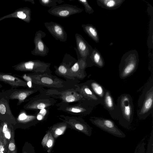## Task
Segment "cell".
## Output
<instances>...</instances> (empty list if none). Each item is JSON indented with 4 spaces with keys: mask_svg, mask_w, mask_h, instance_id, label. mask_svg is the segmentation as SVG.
I'll return each mask as SVG.
<instances>
[{
    "mask_svg": "<svg viewBox=\"0 0 153 153\" xmlns=\"http://www.w3.org/2000/svg\"><path fill=\"white\" fill-rule=\"evenodd\" d=\"M32 79L33 88H47L55 89H63L72 87L77 84L75 82L65 80L51 73L27 74Z\"/></svg>",
    "mask_w": 153,
    "mask_h": 153,
    "instance_id": "cell-1",
    "label": "cell"
},
{
    "mask_svg": "<svg viewBox=\"0 0 153 153\" xmlns=\"http://www.w3.org/2000/svg\"><path fill=\"white\" fill-rule=\"evenodd\" d=\"M137 115L142 120L153 113V79L150 78L143 89L138 101Z\"/></svg>",
    "mask_w": 153,
    "mask_h": 153,
    "instance_id": "cell-2",
    "label": "cell"
},
{
    "mask_svg": "<svg viewBox=\"0 0 153 153\" xmlns=\"http://www.w3.org/2000/svg\"><path fill=\"white\" fill-rule=\"evenodd\" d=\"M117 102L119 123L123 127L128 128L133 118L134 109L132 97L129 94H123L118 97Z\"/></svg>",
    "mask_w": 153,
    "mask_h": 153,
    "instance_id": "cell-3",
    "label": "cell"
},
{
    "mask_svg": "<svg viewBox=\"0 0 153 153\" xmlns=\"http://www.w3.org/2000/svg\"><path fill=\"white\" fill-rule=\"evenodd\" d=\"M139 62V55L137 50H131L124 54L119 65L120 78L125 79L132 75L136 71Z\"/></svg>",
    "mask_w": 153,
    "mask_h": 153,
    "instance_id": "cell-4",
    "label": "cell"
},
{
    "mask_svg": "<svg viewBox=\"0 0 153 153\" xmlns=\"http://www.w3.org/2000/svg\"><path fill=\"white\" fill-rule=\"evenodd\" d=\"M41 92L56 99H59L62 102L70 103L85 100L73 87L63 89L43 88Z\"/></svg>",
    "mask_w": 153,
    "mask_h": 153,
    "instance_id": "cell-5",
    "label": "cell"
},
{
    "mask_svg": "<svg viewBox=\"0 0 153 153\" xmlns=\"http://www.w3.org/2000/svg\"><path fill=\"white\" fill-rule=\"evenodd\" d=\"M74 104L60 102L56 104L57 109L68 114L76 116H85L89 114L94 106L85 100Z\"/></svg>",
    "mask_w": 153,
    "mask_h": 153,
    "instance_id": "cell-6",
    "label": "cell"
},
{
    "mask_svg": "<svg viewBox=\"0 0 153 153\" xmlns=\"http://www.w3.org/2000/svg\"><path fill=\"white\" fill-rule=\"evenodd\" d=\"M23 106L26 110H37L48 108L56 105V99L40 91L38 95L30 98Z\"/></svg>",
    "mask_w": 153,
    "mask_h": 153,
    "instance_id": "cell-7",
    "label": "cell"
},
{
    "mask_svg": "<svg viewBox=\"0 0 153 153\" xmlns=\"http://www.w3.org/2000/svg\"><path fill=\"white\" fill-rule=\"evenodd\" d=\"M89 120L95 126L115 136L120 138L126 137L125 133L110 119L93 116L90 117Z\"/></svg>",
    "mask_w": 153,
    "mask_h": 153,
    "instance_id": "cell-8",
    "label": "cell"
},
{
    "mask_svg": "<svg viewBox=\"0 0 153 153\" xmlns=\"http://www.w3.org/2000/svg\"><path fill=\"white\" fill-rule=\"evenodd\" d=\"M59 119L66 123L68 128L82 132L89 137L91 135L92 128L82 118L61 115Z\"/></svg>",
    "mask_w": 153,
    "mask_h": 153,
    "instance_id": "cell-9",
    "label": "cell"
},
{
    "mask_svg": "<svg viewBox=\"0 0 153 153\" xmlns=\"http://www.w3.org/2000/svg\"><path fill=\"white\" fill-rule=\"evenodd\" d=\"M43 88H27L26 89H11L6 90L1 94L8 99H17V105H19L26 101L27 98L32 94L38 92H40Z\"/></svg>",
    "mask_w": 153,
    "mask_h": 153,
    "instance_id": "cell-10",
    "label": "cell"
},
{
    "mask_svg": "<svg viewBox=\"0 0 153 153\" xmlns=\"http://www.w3.org/2000/svg\"><path fill=\"white\" fill-rule=\"evenodd\" d=\"M88 67L89 66L86 60L78 59L69 69L68 75L70 80L79 83L80 80L84 79L87 76L85 69Z\"/></svg>",
    "mask_w": 153,
    "mask_h": 153,
    "instance_id": "cell-11",
    "label": "cell"
},
{
    "mask_svg": "<svg viewBox=\"0 0 153 153\" xmlns=\"http://www.w3.org/2000/svg\"><path fill=\"white\" fill-rule=\"evenodd\" d=\"M83 9L75 5L64 4L56 5L48 10L50 14L61 18H67L71 15L81 13Z\"/></svg>",
    "mask_w": 153,
    "mask_h": 153,
    "instance_id": "cell-12",
    "label": "cell"
},
{
    "mask_svg": "<svg viewBox=\"0 0 153 153\" xmlns=\"http://www.w3.org/2000/svg\"><path fill=\"white\" fill-rule=\"evenodd\" d=\"M75 36L76 48H74V49L78 59H82L86 60L88 59L91 55L93 48L81 35L76 33Z\"/></svg>",
    "mask_w": 153,
    "mask_h": 153,
    "instance_id": "cell-13",
    "label": "cell"
},
{
    "mask_svg": "<svg viewBox=\"0 0 153 153\" xmlns=\"http://www.w3.org/2000/svg\"><path fill=\"white\" fill-rule=\"evenodd\" d=\"M51 64L39 60L31 61L25 62L19 70L34 73H51L50 68Z\"/></svg>",
    "mask_w": 153,
    "mask_h": 153,
    "instance_id": "cell-14",
    "label": "cell"
},
{
    "mask_svg": "<svg viewBox=\"0 0 153 153\" xmlns=\"http://www.w3.org/2000/svg\"><path fill=\"white\" fill-rule=\"evenodd\" d=\"M77 61V60L70 54H65L60 64L58 66L55 65L54 66L55 74L65 79L67 81L73 82L70 80L68 76V71L69 69ZM73 82L77 83L74 82Z\"/></svg>",
    "mask_w": 153,
    "mask_h": 153,
    "instance_id": "cell-15",
    "label": "cell"
},
{
    "mask_svg": "<svg viewBox=\"0 0 153 153\" xmlns=\"http://www.w3.org/2000/svg\"><path fill=\"white\" fill-rule=\"evenodd\" d=\"M74 88L86 101L95 107L99 104H102L101 100L93 93L85 82L75 85Z\"/></svg>",
    "mask_w": 153,
    "mask_h": 153,
    "instance_id": "cell-16",
    "label": "cell"
},
{
    "mask_svg": "<svg viewBox=\"0 0 153 153\" xmlns=\"http://www.w3.org/2000/svg\"><path fill=\"white\" fill-rule=\"evenodd\" d=\"M44 25L48 32L56 40L62 42L67 41V34L62 25L52 21L45 22Z\"/></svg>",
    "mask_w": 153,
    "mask_h": 153,
    "instance_id": "cell-17",
    "label": "cell"
},
{
    "mask_svg": "<svg viewBox=\"0 0 153 153\" xmlns=\"http://www.w3.org/2000/svg\"><path fill=\"white\" fill-rule=\"evenodd\" d=\"M46 35V33L41 30H39L36 33L34 39L35 48L33 51L34 55L43 57L48 55L49 48L42 39Z\"/></svg>",
    "mask_w": 153,
    "mask_h": 153,
    "instance_id": "cell-18",
    "label": "cell"
},
{
    "mask_svg": "<svg viewBox=\"0 0 153 153\" xmlns=\"http://www.w3.org/2000/svg\"><path fill=\"white\" fill-rule=\"evenodd\" d=\"M102 105L108 112L112 118L118 120L119 115L117 106L114 101L110 92L108 90H105Z\"/></svg>",
    "mask_w": 153,
    "mask_h": 153,
    "instance_id": "cell-19",
    "label": "cell"
},
{
    "mask_svg": "<svg viewBox=\"0 0 153 153\" xmlns=\"http://www.w3.org/2000/svg\"><path fill=\"white\" fill-rule=\"evenodd\" d=\"M0 81L8 84L13 88L19 87L29 88L26 81L12 74L0 73Z\"/></svg>",
    "mask_w": 153,
    "mask_h": 153,
    "instance_id": "cell-20",
    "label": "cell"
},
{
    "mask_svg": "<svg viewBox=\"0 0 153 153\" xmlns=\"http://www.w3.org/2000/svg\"><path fill=\"white\" fill-rule=\"evenodd\" d=\"M14 136V131L10 124L6 122L1 123L0 125V137L5 147L6 153L9 143Z\"/></svg>",
    "mask_w": 153,
    "mask_h": 153,
    "instance_id": "cell-21",
    "label": "cell"
},
{
    "mask_svg": "<svg viewBox=\"0 0 153 153\" xmlns=\"http://www.w3.org/2000/svg\"><path fill=\"white\" fill-rule=\"evenodd\" d=\"M85 83L102 102L105 95V89L99 83L94 80H88L85 82Z\"/></svg>",
    "mask_w": 153,
    "mask_h": 153,
    "instance_id": "cell-22",
    "label": "cell"
},
{
    "mask_svg": "<svg viewBox=\"0 0 153 153\" xmlns=\"http://www.w3.org/2000/svg\"><path fill=\"white\" fill-rule=\"evenodd\" d=\"M67 128L66 123L62 121L53 125L48 128V130L51 132L54 139H56L64 134Z\"/></svg>",
    "mask_w": 153,
    "mask_h": 153,
    "instance_id": "cell-23",
    "label": "cell"
},
{
    "mask_svg": "<svg viewBox=\"0 0 153 153\" xmlns=\"http://www.w3.org/2000/svg\"><path fill=\"white\" fill-rule=\"evenodd\" d=\"M125 0H97V5L101 7L109 10L119 7Z\"/></svg>",
    "mask_w": 153,
    "mask_h": 153,
    "instance_id": "cell-24",
    "label": "cell"
},
{
    "mask_svg": "<svg viewBox=\"0 0 153 153\" xmlns=\"http://www.w3.org/2000/svg\"><path fill=\"white\" fill-rule=\"evenodd\" d=\"M55 139L49 130L46 131V134L43 137L41 144L47 151L50 153L54 145Z\"/></svg>",
    "mask_w": 153,
    "mask_h": 153,
    "instance_id": "cell-25",
    "label": "cell"
},
{
    "mask_svg": "<svg viewBox=\"0 0 153 153\" xmlns=\"http://www.w3.org/2000/svg\"><path fill=\"white\" fill-rule=\"evenodd\" d=\"M81 26L84 31L96 43L99 41L98 33L95 27L93 25L88 24H82Z\"/></svg>",
    "mask_w": 153,
    "mask_h": 153,
    "instance_id": "cell-26",
    "label": "cell"
},
{
    "mask_svg": "<svg viewBox=\"0 0 153 153\" xmlns=\"http://www.w3.org/2000/svg\"><path fill=\"white\" fill-rule=\"evenodd\" d=\"M94 65L99 68H102L105 65V62L101 54L96 48L93 49V51L90 57Z\"/></svg>",
    "mask_w": 153,
    "mask_h": 153,
    "instance_id": "cell-27",
    "label": "cell"
},
{
    "mask_svg": "<svg viewBox=\"0 0 153 153\" xmlns=\"http://www.w3.org/2000/svg\"><path fill=\"white\" fill-rule=\"evenodd\" d=\"M36 114L29 115L25 113H23L21 114L19 116L17 119V120L19 122L22 123H31L35 125L40 122L37 119Z\"/></svg>",
    "mask_w": 153,
    "mask_h": 153,
    "instance_id": "cell-28",
    "label": "cell"
},
{
    "mask_svg": "<svg viewBox=\"0 0 153 153\" xmlns=\"http://www.w3.org/2000/svg\"><path fill=\"white\" fill-rule=\"evenodd\" d=\"M39 3L42 6L48 7H53L57 4V0H39Z\"/></svg>",
    "mask_w": 153,
    "mask_h": 153,
    "instance_id": "cell-29",
    "label": "cell"
},
{
    "mask_svg": "<svg viewBox=\"0 0 153 153\" xmlns=\"http://www.w3.org/2000/svg\"><path fill=\"white\" fill-rule=\"evenodd\" d=\"M78 1L84 6L85 12L86 13L90 14L94 13V10L89 4L87 1L86 0H78Z\"/></svg>",
    "mask_w": 153,
    "mask_h": 153,
    "instance_id": "cell-30",
    "label": "cell"
},
{
    "mask_svg": "<svg viewBox=\"0 0 153 153\" xmlns=\"http://www.w3.org/2000/svg\"><path fill=\"white\" fill-rule=\"evenodd\" d=\"M47 108H44L41 109L36 114V118L39 121H42L46 118L48 114Z\"/></svg>",
    "mask_w": 153,
    "mask_h": 153,
    "instance_id": "cell-31",
    "label": "cell"
},
{
    "mask_svg": "<svg viewBox=\"0 0 153 153\" xmlns=\"http://www.w3.org/2000/svg\"><path fill=\"white\" fill-rule=\"evenodd\" d=\"M14 137H12L9 143L7 153H17Z\"/></svg>",
    "mask_w": 153,
    "mask_h": 153,
    "instance_id": "cell-32",
    "label": "cell"
},
{
    "mask_svg": "<svg viewBox=\"0 0 153 153\" xmlns=\"http://www.w3.org/2000/svg\"><path fill=\"white\" fill-rule=\"evenodd\" d=\"M146 153H153V138L152 131L151 136L148 144Z\"/></svg>",
    "mask_w": 153,
    "mask_h": 153,
    "instance_id": "cell-33",
    "label": "cell"
},
{
    "mask_svg": "<svg viewBox=\"0 0 153 153\" xmlns=\"http://www.w3.org/2000/svg\"><path fill=\"white\" fill-rule=\"evenodd\" d=\"M144 142L138 146L136 149L134 153H145V145Z\"/></svg>",
    "mask_w": 153,
    "mask_h": 153,
    "instance_id": "cell-34",
    "label": "cell"
},
{
    "mask_svg": "<svg viewBox=\"0 0 153 153\" xmlns=\"http://www.w3.org/2000/svg\"><path fill=\"white\" fill-rule=\"evenodd\" d=\"M0 153H6L5 147L4 143L0 137Z\"/></svg>",
    "mask_w": 153,
    "mask_h": 153,
    "instance_id": "cell-35",
    "label": "cell"
},
{
    "mask_svg": "<svg viewBox=\"0 0 153 153\" xmlns=\"http://www.w3.org/2000/svg\"><path fill=\"white\" fill-rule=\"evenodd\" d=\"M17 15L19 18L22 19H25L26 17V14L23 13L22 11H19L17 12Z\"/></svg>",
    "mask_w": 153,
    "mask_h": 153,
    "instance_id": "cell-36",
    "label": "cell"
},
{
    "mask_svg": "<svg viewBox=\"0 0 153 153\" xmlns=\"http://www.w3.org/2000/svg\"><path fill=\"white\" fill-rule=\"evenodd\" d=\"M64 2V1H62L61 0H57V2L59 4H60Z\"/></svg>",
    "mask_w": 153,
    "mask_h": 153,
    "instance_id": "cell-37",
    "label": "cell"
},
{
    "mask_svg": "<svg viewBox=\"0 0 153 153\" xmlns=\"http://www.w3.org/2000/svg\"><path fill=\"white\" fill-rule=\"evenodd\" d=\"M28 153L27 152H24V153ZM32 153H35V151H33Z\"/></svg>",
    "mask_w": 153,
    "mask_h": 153,
    "instance_id": "cell-38",
    "label": "cell"
},
{
    "mask_svg": "<svg viewBox=\"0 0 153 153\" xmlns=\"http://www.w3.org/2000/svg\"><path fill=\"white\" fill-rule=\"evenodd\" d=\"M2 86L0 84V88L2 87Z\"/></svg>",
    "mask_w": 153,
    "mask_h": 153,
    "instance_id": "cell-39",
    "label": "cell"
},
{
    "mask_svg": "<svg viewBox=\"0 0 153 153\" xmlns=\"http://www.w3.org/2000/svg\"><path fill=\"white\" fill-rule=\"evenodd\" d=\"M1 93V92H0V93Z\"/></svg>",
    "mask_w": 153,
    "mask_h": 153,
    "instance_id": "cell-40",
    "label": "cell"
}]
</instances>
